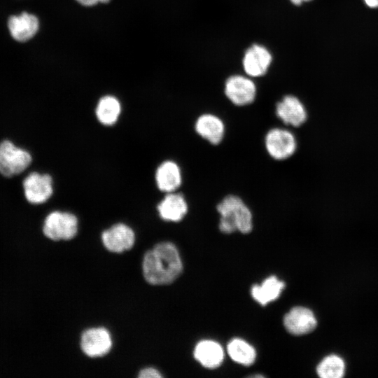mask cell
I'll list each match as a JSON object with an SVG mask.
<instances>
[{
    "instance_id": "1",
    "label": "cell",
    "mask_w": 378,
    "mask_h": 378,
    "mask_svg": "<svg viewBox=\"0 0 378 378\" xmlns=\"http://www.w3.org/2000/svg\"><path fill=\"white\" fill-rule=\"evenodd\" d=\"M182 269L179 253L171 242L158 244L144 258V276L146 281L153 285L173 282L180 275Z\"/></svg>"
},
{
    "instance_id": "2",
    "label": "cell",
    "mask_w": 378,
    "mask_h": 378,
    "mask_svg": "<svg viewBox=\"0 0 378 378\" xmlns=\"http://www.w3.org/2000/svg\"><path fill=\"white\" fill-rule=\"evenodd\" d=\"M219 214L218 228L225 234L239 231L250 233L253 229V214L244 200L237 195L228 194L216 205Z\"/></svg>"
},
{
    "instance_id": "3",
    "label": "cell",
    "mask_w": 378,
    "mask_h": 378,
    "mask_svg": "<svg viewBox=\"0 0 378 378\" xmlns=\"http://www.w3.org/2000/svg\"><path fill=\"white\" fill-rule=\"evenodd\" d=\"M264 146L268 155L276 161L290 158L298 150V140L289 130L274 127L270 128L264 137Z\"/></svg>"
},
{
    "instance_id": "4",
    "label": "cell",
    "mask_w": 378,
    "mask_h": 378,
    "mask_svg": "<svg viewBox=\"0 0 378 378\" xmlns=\"http://www.w3.org/2000/svg\"><path fill=\"white\" fill-rule=\"evenodd\" d=\"M78 220L69 211H53L48 214L43 223V232L48 238L54 240H69L78 232Z\"/></svg>"
},
{
    "instance_id": "5",
    "label": "cell",
    "mask_w": 378,
    "mask_h": 378,
    "mask_svg": "<svg viewBox=\"0 0 378 378\" xmlns=\"http://www.w3.org/2000/svg\"><path fill=\"white\" fill-rule=\"evenodd\" d=\"M31 154L8 140L0 143V173L11 177L24 172L31 164Z\"/></svg>"
},
{
    "instance_id": "6",
    "label": "cell",
    "mask_w": 378,
    "mask_h": 378,
    "mask_svg": "<svg viewBox=\"0 0 378 378\" xmlns=\"http://www.w3.org/2000/svg\"><path fill=\"white\" fill-rule=\"evenodd\" d=\"M275 115L286 126L300 127L308 120V112L301 100L293 95H285L276 104Z\"/></svg>"
},
{
    "instance_id": "7",
    "label": "cell",
    "mask_w": 378,
    "mask_h": 378,
    "mask_svg": "<svg viewBox=\"0 0 378 378\" xmlns=\"http://www.w3.org/2000/svg\"><path fill=\"white\" fill-rule=\"evenodd\" d=\"M26 200L33 204L46 202L53 194V180L48 174L30 173L22 183Z\"/></svg>"
},
{
    "instance_id": "8",
    "label": "cell",
    "mask_w": 378,
    "mask_h": 378,
    "mask_svg": "<svg viewBox=\"0 0 378 378\" xmlns=\"http://www.w3.org/2000/svg\"><path fill=\"white\" fill-rule=\"evenodd\" d=\"M224 92L229 101L237 106H246L252 104L256 97V87L249 78L234 75L229 77L225 83Z\"/></svg>"
},
{
    "instance_id": "9",
    "label": "cell",
    "mask_w": 378,
    "mask_h": 378,
    "mask_svg": "<svg viewBox=\"0 0 378 378\" xmlns=\"http://www.w3.org/2000/svg\"><path fill=\"white\" fill-rule=\"evenodd\" d=\"M196 134L213 146H218L225 135V125L223 119L212 113H204L196 118L194 123Z\"/></svg>"
},
{
    "instance_id": "10",
    "label": "cell",
    "mask_w": 378,
    "mask_h": 378,
    "mask_svg": "<svg viewBox=\"0 0 378 378\" xmlns=\"http://www.w3.org/2000/svg\"><path fill=\"white\" fill-rule=\"evenodd\" d=\"M284 326L290 334L300 336L314 331L317 326V320L310 309L297 306L284 316Z\"/></svg>"
},
{
    "instance_id": "11",
    "label": "cell",
    "mask_w": 378,
    "mask_h": 378,
    "mask_svg": "<svg viewBox=\"0 0 378 378\" xmlns=\"http://www.w3.org/2000/svg\"><path fill=\"white\" fill-rule=\"evenodd\" d=\"M104 246L113 253H121L130 249L135 241L133 230L125 223H116L102 234Z\"/></svg>"
},
{
    "instance_id": "12",
    "label": "cell",
    "mask_w": 378,
    "mask_h": 378,
    "mask_svg": "<svg viewBox=\"0 0 378 378\" xmlns=\"http://www.w3.org/2000/svg\"><path fill=\"white\" fill-rule=\"evenodd\" d=\"M155 182L158 189L164 193L178 191L183 183L181 167L173 160H164L155 169Z\"/></svg>"
},
{
    "instance_id": "13",
    "label": "cell",
    "mask_w": 378,
    "mask_h": 378,
    "mask_svg": "<svg viewBox=\"0 0 378 378\" xmlns=\"http://www.w3.org/2000/svg\"><path fill=\"white\" fill-rule=\"evenodd\" d=\"M156 209L162 220L176 223L185 218L188 212L189 206L183 194L176 191L164 193Z\"/></svg>"
},
{
    "instance_id": "14",
    "label": "cell",
    "mask_w": 378,
    "mask_h": 378,
    "mask_svg": "<svg viewBox=\"0 0 378 378\" xmlns=\"http://www.w3.org/2000/svg\"><path fill=\"white\" fill-rule=\"evenodd\" d=\"M111 346V335L104 328L88 329L81 336V349L90 357H99L106 354Z\"/></svg>"
},
{
    "instance_id": "15",
    "label": "cell",
    "mask_w": 378,
    "mask_h": 378,
    "mask_svg": "<svg viewBox=\"0 0 378 378\" xmlns=\"http://www.w3.org/2000/svg\"><path fill=\"white\" fill-rule=\"evenodd\" d=\"M8 27L11 36L17 41L25 42L33 38L39 28L37 17L27 12L8 18Z\"/></svg>"
},
{
    "instance_id": "16",
    "label": "cell",
    "mask_w": 378,
    "mask_h": 378,
    "mask_svg": "<svg viewBox=\"0 0 378 378\" xmlns=\"http://www.w3.org/2000/svg\"><path fill=\"white\" fill-rule=\"evenodd\" d=\"M272 56L266 48L254 44L245 52L243 66L245 72L250 76L258 77L266 74Z\"/></svg>"
},
{
    "instance_id": "17",
    "label": "cell",
    "mask_w": 378,
    "mask_h": 378,
    "mask_svg": "<svg viewBox=\"0 0 378 378\" xmlns=\"http://www.w3.org/2000/svg\"><path fill=\"white\" fill-rule=\"evenodd\" d=\"M195 358L204 368L214 369L223 362L224 353L221 346L213 340H202L194 350Z\"/></svg>"
},
{
    "instance_id": "18",
    "label": "cell",
    "mask_w": 378,
    "mask_h": 378,
    "mask_svg": "<svg viewBox=\"0 0 378 378\" xmlns=\"http://www.w3.org/2000/svg\"><path fill=\"white\" fill-rule=\"evenodd\" d=\"M122 105L119 99L112 95L101 97L96 106L94 113L98 122L106 127L114 125L119 120Z\"/></svg>"
},
{
    "instance_id": "19",
    "label": "cell",
    "mask_w": 378,
    "mask_h": 378,
    "mask_svg": "<svg viewBox=\"0 0 378 378\" xmlns=\"http://www.w3.org/2000/svg\"><path fill=\"white\" fill-rule=\"evenodd\" d=\"M285 287L284 281L275 276L265 279L260 285H253L251 290L253 298L261 305L276 300Z\"/></svg>"
},
{
    "instance_id": "20",
    "label": "cell",
    "mask_w": 378,
    "mask_h": 378,
    "mask_svg": "<svg viewBox=\"0 0 378 378\" xmlns=\"http://www.w3.org/2000/svg\"><path fill=\"white\" fill-rule=\"evenodd\" d=\"M316 371L321 378H342L346 372V363L340 356L329 354L318 363Z\"/></svg>"
},
{
    "instance_id": "21",
    "label": "cell",
    "mask_w": 378,
    "mask_h": 378,
    "mask_svg": "<svg viewBox=\"0 0 378 378\" xmlns=\"http://www.w3.org/2000/svg\"><path fill=\"white\" fill-rule=\"evenodd\" d=\"M227 349L230 357L239 364L248 366L252 365L255 360V349L241 339H232L227 344Z\"/></svg>"
},
{
    "instance_id": "22",
    "label": "cell",
    "mask_w": 378,
    "mask_h": 378,
    "mask_svg": "<svg viewBox=\"0 0 378 378\" xmlns=\"http://www.w3.org/2000/svg\"><path fill=\"white\" fill-rule=\"evenodd\" d=\"M139 377H141V378H159V377H162V376L157 370H155L154 368H145V369L142 370L140 372V373L139 374Z\"/></svg>"
},
{
    "instance_id": "23",
    "label": "cell",
    "mask_w": 378,
    "mask_h": 378,
    "mask_svg": "<svg viewBox=\"0 0 378 378\" xmlns=\"http://www.w3.org/2000/svg\"><path fill=\"white\" fill-rule=\"evenodd\" d=\"M78 3L80 4L85 6H92L97 3H98L97 0H76Z\"/></svg>"
},
{
    "instance_id": "24",
    "label": "cell",
    "mask_w": 378,
    "mask_h": 378,
    "mask_svg": "<svg viewBox=\"0 0 378 378\" xmlns=\"http://www.w3.org/2000/svg\"><path fill=\"white\" fill-rule=\"evenodd\" d=\"M367 6L370 8H378V0H364Z\"/></svg>"
},
{
    "instance_id": "25",
    "label": "cell",
    "mask_w": 378,
    "mask_h": 378,
    "mask_svg": "<svg viewBox=\"0 0 378 378\" xmlns=\"http://www.w3.org/2000/svg\"><path fill=\"white\" fill-rule=\"evenodd\" d=\"M293 4L299 6L300 5L303 1H309L311 0H290Z\"/></svg>"
},
{
    "instance_id": "26",
    "label": "cell",
    "mask_w": 378,
    "mask_h": 378,
    "mask_svg": "<svg viewBox=\"0 0 378 378\" xmlns=\"http://www.w3.org/2000/svg\"><path fill=\"white\" fill-rule=\"evenodd\" d=\"M110 0H97L98 2H102V3H107Z\"/></svg>"
}]
</instances>
